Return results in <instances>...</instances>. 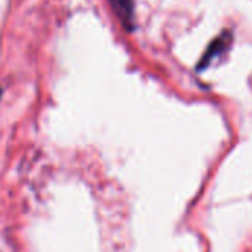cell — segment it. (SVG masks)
Segmentation results:
<instances>
[{"mask_svg":"<svg viewBox=\"0 0 252 252\" xmlns=\"http://www.w3.org/2000/svg\"><path fill=\"white\" fill-rule=\"evenodd\" d=\"M233 44V32L230 30H224L220 35H217L207 47V50L204 52L202 58L199 59V62L196 63V71L202 72L205 71L211 63H214L217 59L224 58L227 55V52L232 49Z\"/></svg>","mask_w":252,"mask_h":252,"instance_id":"cell-1","label":"cell"},{"mask_svg":"<svg viewBox=\"0 0 252 252\" xmlns=\"http://www.w3.org/2000/svg\"><path fill=\"white\" fill-rule=\"evenodd\" d=\"M117 16L127 30H133L134 22V0H109Z\"/></svg>","mask_w":252,"mask_h":252,"instance_id":"cell-2","label":"cell"}]
</instances>
